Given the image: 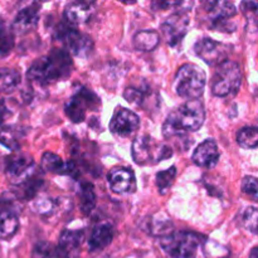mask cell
<instances>
[{
	"mask_svg": "<svg viewBox=\"0 0 258 258\" xmlns=\"http://www.w3.org/2000/svg\"><path fill=\"white\" fill-rule=\"evenodd\" d=\"M140 127V118L134 111L117 107L110 121V131L120 138H127Z\"/></svg>",
	"mask_w": 258,
	"mask_h": 258,
	"instance_id": "13",
	"label": "cell"
},
{
	"mask_svg": "<svg viewBox=\"0 0 258 258\" xmlns=\"http://www.w3.org/2000/svg\"><path fill=\"white\" fill-rule=\"evenodd\" d=\"M249 258H258V252H257V247H253L249 253Z\"/></svg>",
	"mask_w": 258,
	"mask_h": 258,
	"instance_id": "37",
	"label": "cell"
},
{
	"mask_svg": "<svg viewBox=\"0 0 258 258\" xmlns=\"http://www.w3.org/2000/svg\"><path fill=\"white\" fill-rule=\"evenodd\" d=\"M203 251L206 258H228L229 251L222 244L214 241H204Z\"/></svg>",
	"mask_w": 258,
	"mask_h": 258,
	"instance_id": "30",
	"label": "cell"
},
{
	"mask_svg": "<svg viewBox=\"0 0 258 258\" xmlns=\"http://www.w3.org/2000/svg\"><path fill=\"white\" fill-rule=\"evenodd\" d=\"M19 229V218L15 211L2 209L0 211V239L9 241Z\"/></svg>",
	"mask_w": 258,
	"mask_h": 258,
	"instance_id": "20",
	"label": "cell"
},
{
	"mask_svg": "<svg viewBox=\"0 0 258 258\" xmlns=\"http://www.w3.org/2000/svg\"><path fill=\"white\" fill-rule=\"evenodd\" d=\"M113 239V227L110 223L97 224L93 228L90 238H88V249L90 252H98L105 249Z\"/></svg>",
	"mask_w": 258,
	"mask_h": 258,
	"instance_id": "19",
	"label": "cell"
},
{
	"mask_svg": "<svg viewBox=\"0 0 258 258\" xmlns=\"http://www.w3.org/2000/svg\"><path fill=\"white\" fill-rule=\"evenodd\" d=\"M55 38L59 39L67 48L71 55L78 58H86L92 53L93 40L90 35L81 33L75 27L67 24H59L55 28Z\"/></svg>",
	"mask_w": 258,
	"mask_h": 258,
	"instance_id": "8",
	"label": "cell"
},
{
	"mask_svg": "<svg viewBox=\"0 0 258 258\" xmlns=\"http://www.w3.org/2000/svg\"><path fill=\"white\" fill-rule=\"evenodd\" d=\"M242 83V71L234 60H224L217 66L212 78V92L218 97H227L239 90Z\"/></svg>",
	"mask_w": 258,
	"mask_h": 258,
	"instance_id": "6",
	"label": "cell"
},
{
	"mask_svg": "<svg viewBox=\"0 0 258 258\" xmlns=\"http://www.w3.org/2000/svg\"><path fill=\"white\" fill-rule=\"evenodd\" d=\"M95 3L91 2L71 3L64 9L66 22L72 27L90 22L93 13H95Z\"/></svg>",
	"mask_w": 258,
	"mask_h": 258,
	"instance_id": "18",
	"label": "cell"
},
{
	"mask_svg": "<svg viewBox=\"0 0 258 258\" xmlns=\"http://www.w3.org/2000/svg\"><path fill=\"white\" fill-rule=\"evenodd\" d=\"M160 43V38L155 30H140L134 37V47L140 52L154 50Z\"/></svg>",
	"mask_w": 258,
	"mask_h": 258,
	"instance_id": "21",
	"label": "cell"
},
{
	"mask_svg": "<svg viewBox=\"0 0 258 258\" xmlns=\"http://www.w3.org/2000/svg\"><path fill=\"white\" fill-rule=\"evenodd\" d=\"M37 173V168L29 155L15 151L5 159V174L13 184L18 185L27 178Z\"/></svg>",
	"mask_w": 258,
	"mask_h": 258,
	"instance_id": "10",
	"label": "cell"
},
{
	"mask_svg": "<svg viewBox=\"0 0 258 258\" xmlns=\"http://www.w3.org/2000/svg\"><path fill=\"white\" fill-rule=\"evenodd\" d=\"M207 85L206 72L194 63H185L175 76V92L185 100H199Z\"/></svg>",
	"mask_w": 258,
	"mask_h": 258,
	"instance_id": "3",
	"label": "cell"
},
{
	"mask_svg": "<svg viewBox=\"0 0 258 258\" xmlns=\"http://www.w3.org/2000/svg\"><path fill=\"white\" fill-rule=\"evenodd\" d=\"M242 190H243V193L247 194L248 197H252L253 201H256L258 194L257 179L252 175L246 176V178L243 179V181H242Z\"/></svg>",
	"mask_w": 258,
	"mask_h": 258,
	"instance_id": "34",
	"label": "cell"
},
{
	"mask_svg": "<svg viewBox=\"0 0 258 258\" xmlns=\"http://www.w3.org/2000/svg\"><path fill=\"white\" fill-rule=\"evenodd\" d=\"M80 208L83 214H90L96 206L95 186L91 183H83L80 186Z\"/></svg>",
	"mask_w": 258,
	"mask_h": 258,
	"instance_id": "23",
	"label": "cell"
},
{
	"mask_svg": "<svg viewBox=\"0 0 258 258\" xmlns=\"http://www.w3.org/2000/svg\"><path fill=\"white\" fill-rule=\"evenodd\" d=\"M206 237L194 232H171L160 238V246L171 258H194Z\"/></svg>",
	"mask_w": 258,
	"mask_h": 258,
	"instance_id": "4",
	"label": "cell"
},
{
	"mask_svg": "<svg viewBox=\"0 0 258 258\" xmlns=\"http://www.w3.org/2000/svg\"><path fill=\"white\" fill-rule=\"evenodd\" d=\"M231 49V45L214 40L212 38H202L194 45L196 54L208 66H219L224 60L228 59Z\"/></svg>",
	"mask_w": 258,
	"mask_h": 258,
	"instance_id": "11",
	"label": "cell"
},
{
	"mask_svg": "<svg viewBox=\"0 0 258 258\" xmlns=\"http://www.w3.org/2000/svg\"><path fill=\"white\" fill-rule=\"evenodd\" d=\"M20 73L10 68H0V93L12 92L19 86Z\"/></svg>",
	"mask_w": 258,
	"mask_h": 258,
	"instance_id": "24",
	"label": "cell"
},
{
	"mask_svg": "<svg viewBox=\"0 0 258 258\" xmlns=\"http://www.w3.org/2000/svg\"><path fill=\"white\" fill-rule=\"evenodd\" d=\"M206 120V108L201 100L186 101L178 108L171 111L163 125L165 139L176 138L186 133L198 131Z\"/></svg>",
	"mask_w": 258,
	"mask_h": 258,
	"instance_id": "2",
	"label": "cell"
},
{
	"mask_svg": "<svg viewBox=\"0 0 258 258\" xmlns=\"http://www.w3.org/2000/svg\"><path fill=\"white\" fill-rule=\"evenodd\" d=\"M100 105V98L96 93L86 87H80L72 98L66 103L64 112L72 122L81 123L85 121L87 111H96Z\"/></svg>",
	"mask_w": 258,
	"mask_h": 258,
	"instance_id": "9",
	"label": "cell"
},
{
	"mask_svg": "<svg viewBox=\"0 0 258 258\" xmlns=\"http://www.w3.org/2000/svg\"><path fill=\"white\" fill-rule=\"evenodd\" d=\"M40 165L44 171L59 174V175H66V170H67V163H64L57 154L50 153V151L43 154Z\"/></svg>",
	"mask_w": 258,
	"mask_h": 258,
	"instance_id": "22",
	"label": "cell"
},
{
	"mask_svg": "<svg viewBox=\"0 0 258 258\" xmlns=\"http://www.w3.org/2000/svg\"><path fill=\"white\" fill-rule=\"evenodd\" d=\"M237 144L242 149H256L258 144V130L256 126L241 128L237 134Z\"/></svg>",
	"mask_w": 258,
	"mask_h": 258,
	"instance_id": "25",
	"label": "cell"
},
{
	"mask_svg": "<svg viewBox=\"0 0 258 258\" xmlns=\"http://www.w3.org/2000/svg\"><path fill=\"white\" fill-rule=\"evenodd\" d=\"M14 33L4 22H0V57H7L14 48Z\"/></svg>",
	"mask_w": 258,
	"mask_h": 258,
	"instance_id": "26",
	"label": "cell"
},
{
	"mask_svg": "<svg viewBox=\"0 0 258 258\" xmlns=\"http://www.w3.org/2000/svg\"><path fill=\"white\" fill-rule=\"evenodd\" d=\"M189 17L185 12H176L169 15L161 24V32L165 37L166 43L171 47L180 44L188 32Z\"/></svg>",
	"mask_w": 258,
	"mask_h": 258,
	"instance_id": "12",
	"label": "cell"
},
{
	"mask_svg": "<svg viewBox=\"0 0 258 258\" xmlns=\"http://www.w3.org/2000/svg\"><path fill=\"white\" fill-rule=\"evenodd\" d=\"M39 10L40 4H37V3H33L20 9L15 15L14 22L12 24L13 33L18 35H24L34 30L39 20Z\"/></svg>",
	"mask_w": 258,
	"mask_h": 258,
	"instance_id": "16",
	"label": "cell"
},
{
	"mask_svg": "<svg viewBox=\"0 0 258 258\" xmlns=\"http://www.w3.org/2000/svg\"><path fill=\"white\" fill-rule=\"evenodd\" d=\"M219 160V149L216 141L209 139L199 144L193 153V161L201 168L212 169Z\"/></svg>",
	"mask_w": 258,
	"mask_h": 258,
	"instance_id": "17",
	"label": "cell"
},
{
	"mask_svg": "<svg viewBox=\"0 0 258 258\" xmlns=\"http://www.w3.org/2000/svg\"><path fill=\"white\" fill-rule=\"evenodd\" d=\"M131 155L139 165H154L173 156V149L166 144L158 143L148 135H141L134 140Z\"/></svg>",
	"mask_w": 258,
	"mask_h": 258,
	"instance_id": "5",
	"label": "cell"
},
{
	"mask_svg": "<svg viewBox=\"0 0 258 258\" xmlns=\"http://www.w3.org/2000/svg\"><path fill=\"white\" fill-rule=\"evenodd\" d=\"M32 258H55V247L48 242H39L33 249Z\"/></svg>",
	"mask_w": 258,
	"mask_h": 258,
	"instance_id": "32",
	"label": "cell"
},
{
	"mask_svg": "<svg viewBox=\"0 0 258 258\" xmlns=\"http://www.w3.org/2000/svg\"><path fill=\"white\" fill-rule=\"evenodd\" d=\"M257 208L256 207H247L242 211L239 216V222L252 234H257Z\"/></svg>",
	"mask_w": 258,
	"mask_h": 258,
	"instance_id": "29",
	"label": "cell"
},
{
	"mask_svg": "<svg viewBox=\"0 0 258 258\" xmlns=\"http://www.w3.org/2000/svg\"><path fill=\"white\" fill-rule=\"evenodd\" d=\"M241 10L244 14V17L248 19V22H252L256 24L257 22V12H258V5L254 2H243L241 4Z\"/></svg>",
	"mask_w": 258,
	"mask_h": 258,
	"instance_id": "35",
	"label": "cell"
},
{
	"mask_svg": "<svg viewBox=\"0 0 258 258\" xmlns=\"http://www.w3.org/2000/svg\"><path fill=\"white\" fill-rule=\"evenodd\" d=\"M57 206L58 203L55 199H50L48 197H40L34 203V209L40 216L49 217L54 213L55 209H57Z\"/></svg>",
	"mask_w": 258,
	"mask_h": 258,
	"instance_id": "31",
	"label": "cell"
},
{
	"mask_svg": "<svg viewBox=\"0 0 258 258\" xmlns=\"http://www.w3.org/2000/svg\"><path fill=\"white\" fill-rule=\"evenodd\" d=\"M85 239L83 229H66L55 246V258H77Z\"/></svg>",
	"mask_w": 258,
	"mask_h": 258,
	"instance_id": "14",
	"label": "cell"
},
{
	"mask_svg": "<svg viewBox=\"0 0 258 258\" xmlns=\"http://www.w3.org/2000/svg\"><path fill=\"white\" fill-rule=\"evenodd\" d=\"M207 24L218 32L233 33L237 25L233 18L237 15V8L231 2H208L203 4Z\"/></svg>",
	"mask_w": 258,
	"mask_h": 258,
	"instance_id": "7",
	"label": "cell"
},
{
	"mask_svg": "<svg viewBox=\"0 0 258 258\" xmlns=\"http://www.w3.org/2000/svg\"><path fill=\"white\" fill-rule=\"evenodd\" d=\"M9 115L10 110L9 107H8L7 102H5V100H0V123H2Z\"/></svg>",
	"mask_w": 258,
	"mask_h": 258,
	"instance_id": "36",
	"label": "cell"
},
{
	"mask_svg": "<svg viewBox=\"0 0 258 258\" xmlns=\"http://www.w3.org/2000/svg\"><path fill=\"white\" fill-rule=\"evenodd\" d=\"M108 184L113 193L117 194H133L136 190V178L131 169L115 168L108 173Z\"/></svg>",
	"mask_w": 258,
	"mask_h": 258,
	"instance_id": "15",
	"label": "cell"
},
{
	"mask_svg": "<svg viewBox=\"0 0 258 258\" xmlns=\"http://www.w3.org/2000/svg\"><path fill=\"white\" fill-rule=\"evenodd\" d=\"M176 173L178 171H176L175 166H170L166 170L156 174V186H158V190L160 191V194H165L170 189L176 178Z\"/></svg>",
	"mask_w": 258,
	"mask_h": 258,
	"instance_id": "28",
	"label": "cell"
},
{
	"mask_svg": "<svg viewBox=\"0 0 258 258\" xmlns=\"http://www.w3.org/2000/svg\"><path fill=\"white\" fill-rule=\"evenodd\" d=\"M72 70V55L66 49H53L30 66L27 77L37 85L49 86L70 78Z\"/></svg>",
	"mask_w": 258,
	"mask_h": 258,
	"instance_id": "1",
	"label": "cell"
},
{
	"mask_svg": "<svg viewBox=\"0 0 258 258\" xmlns=\"http://www.w3.org/2000/svg\"><path fill=\"white\" fill-rule=\"evenodd\" d=\"M123 97H125L130 103L141 106L144 102V98H145V93H144V91H141L140 88L127 87L125 90V92H123Z\"/></svg>",
	"mask_w": 258,
	"mask_h": 258,
	"instance_id": "33",
	"label": "cell"
},
{
	"mask_svg": "<svg viewBox=\"0 0 258 258\" xmlns=\"http://www.w3.org/2000/svg\"><path fill=\"white\" fill-rule=\"evenodd\" d=\"M0 144L9 149L10 151L15 153L19 151V136L15 127H4L0 130Z\"/></svg>",
	"mask_w": 258,
	"mask_h": 258,
	"instance_id": "27",
	"label": "cell"
}]
</instances>
